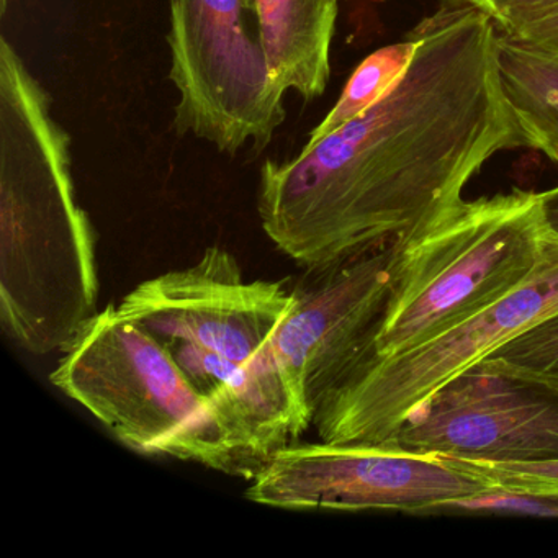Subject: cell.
I'll use <instances>...</instances> for the list:
<instances>
[{"label": "cell", "instance_id": "6da1fadb", "mask_svg": "<svg viewBox=\"0 0 558 558\" xmlns=\"http://www.w3.org/2000/svg\"><path fill=\"white\" fill-rule=\"evenodd\" d=\"M413 32V60L377 104L260 169L264 233L305 269L424 233L489 159L522 146L496 74L495 21L442 0Z\"/></svg>", "mask_w": 558, "mask_h": 558}, {"label": "cell", "instance_id": "7a4b0ae2", "mask_svg": "<svg viewBox=\"0 0 558 558\" xmlns=\"http://www.w3.org/2000/svg\"><path fill=\"white\" fill-rule=\"evenodd\" d=\"M96 238L71 178L70 136L0 40V319L25 351H63L97 315Z\"/></svg>", "mask_w": 558, "mask_h": 558}, {"label": "cell", "instance_id": "3957f363", "mask_svg": "<svg viewBox=\"0 0 558 558\" xmlns=\"http://www.w3.org/2000/svg\"><path fill=\"white\" fill-rule=\"evenodd\" d=\"M547 247L535 192L463 201L401 243L387 308L367 351L348 371L411 351L488 308L535 272Z\"/></svg>", "mask_w": 558, "mask_h": 558}, {"label": "cell", "instance_id": "277c9868", "mask_svg": "<svg viewBox=\"0 0 558 558\" xmlns=\"http://www.w3.org/2000/svg\"><path fill=\"white\" fill-rule=\"evenodd\" d=\"M50 380L136 452L246 476L214 407L169 344L116 305L77 332Z\"/></svg>", "mask_w": 558, "mask_h": 558}, {"label": "cell", "instance_id": "5b68a950", "mask_svg": "<svg viewBox=\"0 0 558 558\" xmlns=\"http://www.w3.org/2000/svg\"><path fill=\"white\" fill-rule=\"evenodd\" d=\"M558 312V236L518 289L437 338L345 372L323 395L312 427L326 444L380 446L447 381Z\"/></svg>", "mask_w": 558, "mask_h": 558}, {"label": "cell", "instance_id": "8992f818", "mask_svg": "<svg viewBox=\"0 0 558 558\" xmlns=\"http://www.w3.org/2000/svg\"><path fill=\"white\" fill-rule=\"evenodd\" d=\"M174 130L236 155L263 151L283 120V90L267 66L253 0H171Z\"/></svg>", "mask_w": 558, "mask_h": 558}, {"label": "cell", "instance_id": "52a82bcc", "mask_svg": "<svg viewBox=\"0 0 558 558\" xmlns=\"http://www.w3.org/2000/svg\"><path fill=\"white\" fill-rule=\"evenodd\" d=\"M246 498L292 511H395L429 514L453 499L488 493L486 483L442 457L390 446L300 444L274 453Z\"/></svg>", "mask_w": 558, "mask_h": 558}, {"label": "cell", "instance_id": "ba28073f", "mask_svg": "<svg viewBox=\"0 0 558 558\" xmlns=\"http://www.w3.org/2000/svg\"><path fill=\"white\" fill-rule=\"evenodd\" d=\"M380 446L492 462L558 459V381L485 359L417 404Z\"/></svg>", "mask_w": 558, "mask_h": 558}, {"label": "cell", "instance_id": "9c48e42d", "mask_svg": "<svg viewBox=\"0 0 558 558\" xmlns=\"http://www.w3.org/2000/svg\"><path fill=\"white\" fill-rule=\"evenodd\" d=\"M295 303L293 289L246 280L236 257L207 247L184 269L145 280L117 305L166 344H192L240 365L274 361L272 341Z\"/></svg>", "mask_w": 558, "mask_h": 558}, {"label": "cell", "instance_id": "30bf717a", "mask_svg": "<svg viewBox=\"0 0 558 558\" xmlns=\"http://www.w3.org/2000/svg\"><path fill=\"white\" fill-rule=\"evenodd\" d=\"M401 243L306 269L293 287L295 303L270 352L312 421L323 395L371 345L397 279Z\"/></svg>", "mask_w": 558, "mask_h": 558}, {"label": "cell", "instance_id": "8fae6325", "mask_svg": "<svg viewBox=\"0 0 558 558\" xmlns=\"http://www.w3.org/2000/svg\"><path fill=\"white\" fill-rule=\"evenodd\" d=\"M169 348L214 407L246 478L312 427V414L276 362L240 365L197 345L179 342Z\"/></svg>", "mask_w": 558, "mask_h": 558}, {"label": "cell", "instance_id": "7c38bea8", "mask_svg": "<svg viewBox=\"0 0 558 558\" xmlns=\"http://www.w3.org/2000/svg\"><path fill=\"white\" fill-rule=\"evenodd\" d=\"M270 76L305 100L325 93L331 73L338 0H253Z\"/></svg>", "mask_w": 558, "mask_h": 558}, {"label": "cell", "instance_id": "4fadbf2b", "mask_svg": "<svg viewBox=\"0 0 558 558\" xmlns=\"http://www.w3.org/2000/svg\"><path fill=\"white\" fill-rule=\"evenodd\" d=\"M495 63L522 146L558 165V54L522 44L496 27Z\"/></svg>", "mask_w": 558, "mask_h": 558}, {"label": "cell", "instance_id": "5bb4252c", "mask_svg": "<svg viewBox=\"0 0 558 558\" xmlns=\"http://www.w3.org/2000/svg\"><path fill=\"white\" fill-rule=\"evenodd\" d=\"M416 48L417 37L411 31L403 41L388 45L365 58L349 77L331 112L313 130L308 143H316L331 135L377 104L403 76Z\"/></svg>", "mask_w": 558, "mask_h": 558}, {"label": "cell", "instance_id": "9a60e30c", "mask_svg": "<svg viewBox=\"0 0 558 558\" xmlns=\"http://www.w3.org/2000/svg\"><path fill=\"white\" fill-rule=\"evenodd\" d=\"M442 457L449 465L470 473L488 485L489 492L558 496V459L492 462V460Z\"/></svg>", "mask_w": 558, "mask_h": 558}, {"label": "cell", "instance_id": "2e32d148", "mask_svg": "<svg viewBox=\"0 0 558 558\" xmlns=\"http://www.w3.org/2000/svg\"><path fill=\"white\" fill-rule=\"evenodd\" d=\"M486 359L558 381V312L506 342Z\"/></svg>", "mask_w": 558, "mask_h": 558}, {"label": "cell", "instance_id": "e0dca14e", "mask_svg": "<svg viewBox=\"0 0 558 558\" xmlns=\"http://www.w3.org/2000/svg\"><path fill=\"white\" fill-rule=\"evenodd\" d=\"M439 512H518V514L558 515V496L518 495L488 492L472 498L453 499L430 509Z\"/></svg>", "mask_w": 558, "mask_h": 558}, {"label": "cell", "instance_id": "ac0fdd59", "mask_svg": "<svg viewBox=\"0 0 558 558\" xmlns=\"http://www.w3.org/2000/svg\"><path fill=\"white\" fill-rule=\"evenodd\" d=\"M522 44L537 50L558 54V4L545 11L535 12L508 28H499Z\"/></svg>", "mask_w": 558, "mask_h": 558}, {"label": "cell", "instance_id": "d6986e66", "mask_svg": "<svg viewBox=\"0 0 558 558\" xmlns=\"http://www.w3.org/2000/svg\"><path fill=\"white\" fill-rule=\"evenodd\" d=\"M476 5L495 21L496 27L508 28L522 19L558 4V0H463Z\"/></svg>", "mask_w": 558, "mask_h": 558}, {"label": "cell", "instance_id": "ffe728a7", "mask_svg": "<svg viewBox=\"0 0 558 558\" xmlns=\"http://www.w3.org/2000/svg\"><path fill=\"white\" fill-rule=\"evenodd\" d=\"M541 198L542 217L548 233L558 236V185L550 191L538 194Z\"/></svg>", "mask_w": 558, "mask_h": 558}, {"label": "cell", "instance_id": "44dd1931", "mask_svg": "<svg viewBox=\"0 0 558 558\" xmlns=\"http://www.w3.org/2000/svg\"><path fill=\"white\" fill-rule=\"evenodd\" d=\"M5 4H8V0H2V11H4Z\"/></svg>", "mask_w": 558, "mask_h": 558}]
</instances>
